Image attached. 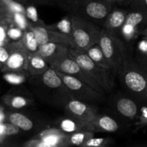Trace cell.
<instances>
[{
  "label": "cell",
  "instance_id": "obj_1",
  "mask_svg": "<svg viewBox=\"0 0 147 147\" xmlns=\"http://www.w3.org/2000/svg\"><path fill=\"white\" fill-rule=\"evenodd\" d=\"M118 70L125 90L137 101L147 103V72L136 62L126 58Z\"/></svg>",
  "mask_w": 147,
  "mask_h": 147
},
{
  "label": "cell",
  "instance_id": "obj_2",
  "mask_svg": "<svg viewBox=\"0 0 147 147\" xmlns=\"http://www.w3.org/2000/svg\"><path fill=\"white\" fill-rule=\"evenodd\" d=\"M69 56L84 69L103 88L105 92H110L114 86V73L116 70L99 65L92 60L86 53L71 46Z\"/></svg>",
  "mask_w": 147,
  "mask_h": 147
},
{
  "label": "cell",
  "instance_id": "obj_3",
  "mask_svg": "<svg viewBox=\"0 0 147 147\" xmlns=\"http://www.w3.org/2000/svg\"><path fill=\"white\" fill-rule=\"evenodd\" d=\"M74 47L86 52L97 43L100 29L92 21L79 15H71Z\"/></svg>",
  "mask_w": 147,
  "mask_h": 147
},
{
  "label": "cell",
  "instance_id": "obj_4",
  "mask_svg": "<svg viewBox=\"0 0 147 147\" xmlns=\"http://www.w3.org/2000/svg\"><path fill=\"white\" fill-rule=\"evenodd\" d=\"M97 43L107 60L118 70L125 59L124 47L120 40L114 33L103 28L99 32Z\"/></svg>",
  "mask_w": 147,
  "mask_h": 147
},
{
  "label": "cell",
  "instance_id": "obj_5",
  "mask_svg": "<svg viewBox=\"0 0 147 147\" xmlns=\"http://www.w3.org/2000/svg\"><path fill=\"white\" fill-rule=\"evenodd\" d=\"M56 73L60 76L74 98L92 105L93 103L99 102L103 99L104 93L97 91L89 85L83 83L73 76L63 74L58 71H56Z\"/></svg>",
  "mask_w": 147,
  "mask_h": 147
},
{
  "label": "cell",
  "instance_id": "obj_6",
  "mask_svg": "<svg viewBox=\"0 0 147 147\" xmlns=\"http://www.w3.org/2000/svg\"><path fill=\"white\" fill-rule=\"evenodd\" d=\"M79 11L77 15L94 22H105L107 16L112 9L110 2L103 0H76V7L74 8Z\"/></svg>",
  "mask_w": 147,
  "mask_h": 147
},
{
  "label": "cell",
  "instance_id": "obj_7",
  "mask_svg": "<svg viewBox=\"0 0 147 147\" xmlns=\"http://www.w3.org/2000/svg\"><path fill=\"white\" fill-rule=\"evenodd\" d=\"M50 67L59 73L76 78L78 80L89 85V86L100 93H105L102 86L84 69L82 68L74 59L69 56L55 63Z\"/></svg>",
  "mask_w": 147,
  "mask_h": 147
},
{
  "label": "cell",
  "instance_id": "obj_8",
  "mask_svg": "<svg viewBox=\"0 0 147 147\" xmlns=\"http://www.w3.org/2000/svg\"><path fill=\"white\" fill-rule=\"evenodd\" d=\"M68 134L60 129H49L40 132L25 146L33 147H59L69 146Z\"/></svg>",
  "mask_w": 147,
  "mask_h": 147
},
{
  "label": "cell",
  "instance_id": "obj_9",
  "mask_svg": "<svg viewBox=\"0 0 147 147\" xmlns=\"http://www.w3.org/2000/svg\"><path fill=\"white\" fill-rule=\"evenodd\" d=\"M147 26V10L133 8L127 13L126 19L120 31L126 40H130L138 35L140 30Z\"/></svg>",
  "mask_w": 147,
  "mask_h": 147
},
{
  "label": "cell",
  "instance_id": "obj_10",
  "mask_svg": "<svg viewBox=\"0 0 147 147\" xmlns=\"http://www.w3.org/2000/svg\"><path fill=\"white\" fill-rule=\"evenodd\" d=\"M68 116L84 123H90L98 115L97 109L92 104L72 98L65 105Z\"/></svg>",
  "mask_w": 147,
  "mask_h": 147
},
{
  "label": "cell",
  "instance_id": "obj_11",
  "mask_svg": "<svg viewBox=\"0 0 147 147\" xmlns=\"http://www.w3.org/2000/svg\"><path fill=\"white\" fill-rule=\"evenodd\" d=\"M71 45L59 42H47L39 46L37 54L41 56L50 66L68 57Z\"/></svg>",
  "mask_w": 147,
  "mask_h": 147
},
{
  "label": "cell",
  "instance_id": "obj_12",
  "mask_svg": "<svg viewBox=\"0 0 147 147\" xmlns=\"http://www.w3.org/2000/svg\"><path fill=\"white\" fill-rule=\"evenodd\" d=\"M11 50L9 58L6 62L7 68L12 71L27 73L29 57L31 53L26 50L21 40L12 43Z\"/></svg>",
  "mask_w": 147,
  "mask_h": 147
},
{
  "label": "cell",
  "instance_id": "obj_13",
  "mask_svg": "<svg viewBox=\"0 0 147 147\" xmlns=\"http://www.w3.org/2000/svg\"><path fill=\"white\" fill-rule=\"evenodd\" d=\"M30 27L34 32L39 45L47 42H59L64 43L74 47V40L72 36L55 30H49L46 26H30Z\"/></svg>",
  "mask_w": 147,
  "mask_h": 147
},
{
  "label": "cell",
  "instance_id": "obj_14",
  "mask_svg": "<svg viewBox=\"0 0 147 147\" xmlns=\"http://www.w3.org/2000/svg\"><path fill=\"white\" fill-rule=\"evenodd\" d=\"M118 129V124L116 121L106 115L98 114L93 121L87 123V131L92 132H115Z\"/></svg>",
  "mask_w": 147,
  "mask_h": 147
},
{
  "label": "cell",
  "instance_id": "obj_15",
  "mask_svg": "<svg viewBox=\"0 0 147 147\" xmlns=\"http://www.w3.org/2000/svg\"><path fill=\"white\" fill-rule=\"evenodd\" d=\"M116 109L118 113L123 117L134 119L138 117L139 109L138 104L133 99L128 97H121L116 102Z\"/></svg>",
  "mask_w": 147,
  "mask_h": 147
},
{
  "label": "cell",
  "instance_id": "obj_16",
  "mask_svg": "<svg viewBox=\"0 0 147 147\" xmlns=\"http://www.w3.org/2000/svg\"><path fill=\"white\" fill-rule=\"evenodd\" d=\"M127 12L125 10H111L103 23L104 29L114 33L120 30L126 19Z\"/></svg>",
  "mask_w": 147,
  "mask_h": 147
},
{
  "label": "cell",
  "instance_id": "obj_17",
  "mask_svg": "<svg viewBox=\"0 0 147 147\" xmlns=\"http://www.w3.org/2000/svg\"><path fill=\"white\" fill-rule=\"evenodd\" d=\"M50 67V65L35 53L30 54L29 57L27 73L30 76H39L45 73Z\"/></svg>",
  "mask_w": 147,
  "mask_h": 147
},
{
  "label": "cell",
  "instance_id": "obj_18",
  "mask_svg": "<svg viewBox=\"0 0 147 147\" xmlns=\"http://www.w3.org/2000/svg\"><path fill=\"white\" fill-rule=\"evenodd\" d=\"M60 129L67 134L81 131H87V124L81 122L76 119L68 116L66 119H63L59 123Z\"/></svg>",
  "mask_w": 147,
  "mask_h": 147
},
{
  "label": "cell",
  "instance_id": "obj_19",
  "mask_svg": "<svg viewBox=\"0 0 147 147\" xmlns=\"http://www.w3.org/2000/svg\"><path fill=\"white\" fill-rule=\"evenodd\" d=\"M86 53L93 61H95V63H97L99 65L102 66L104 67H106V68L114 69L112 67V65L110 64L109 62L107 60V59L105 58V55H104L103 53H102V50H101L98 43H96V44L91 46L86 50Z\"/></svg>",
  "mask_w": 147,
  "mask_h": 147
},
{
  "label": "cell",
  "instance_id": "obj_20",
  "mask_svg": "<svg viewBox=\"0 0 147 147\" xmlns=\"http://www.w3.org/2000/svg\"><path fill=\"white\" fill-rule=\"evenodd\" d=\"M21 42L26 50L31 54L35 53L38 50L39 46H40L37 42L34 32L33 31L30 26L28 29L24 31L22 37L21 39Z\"/></svg>",
  "mask_w": 147,
  "mask_h": 147
},
{
  "label": "cell",
  "instance_id": "obj_21",
  "mask_svg": "<svg viewBox=\"0 0 147 147\" xmlns=\"http://www.w3.org/2000/svg\"><path fill=\"white\" fill-rule=\"evenodd\" d=\"M9 120L13 124L20 128V129L25 131L31 130L33 127V122L22 113L17 112L12 113L9 117Z\"/></svg>",
  "mask_w": 147,
  "mask_h": 147
},
{
  "label": "cell",
  "instance_id": "obj_22",
  "mask_svg": "<svg viewBox=\"0 0 147 147\" xmlns=\"http://www.w3.org/2000/svg\"><path fill=\"white\" fill-rule=\"evenodd\" d=\"M94 136V132L89 131H81L75 132V133L68 134V145H74V146H80L86 142L89 139Z\"/></svg>",
  "mask_w": 147,
  "mask_h": 147
},
{
  "label": "cell",
  "instance_id": "obj_23",
  "mask_svg": "<svg viewBox=\"0 0 147 147\" xmlns=\"http://www.w3.org/2000/svg\"><path fill=\"white\" fill-rule=\"evenodd\" d=\"M48 29L55 31L63 33V34H68V35L72 36V24H71V16H67L62 19L60 22L56 24L50 26H46Z\"/></svg>",
  "mask_w": 147,
  "mask_h": 147
},
{
  "label": "cell",
  "instance_id": "obj_24",
  "mask_svg": "<svg viewBox=\"0 0 147 147\" xmlns=\"http://www.w3.org/2000/svg\"><path fill=\"white\" fill-rule=\"evenodd\" d=\"M26 17L28 20L30 25L31 27H36V26H46V24L40 20L38 17V14L36 8L33 6H28L25 8Z\"/></svg>",
  "mask_w": 147,
  "mask_h": 147
},
{
  "label": "cell",
  "instance_id": "obj_25",
  "mask_svg": "<svg viewBox=\"0 0 147 147\" xmlns=\"http://www.w3.org/2000/svg\"><path fill=\"white\" fill-rule=\"evenodd\" d=\"M21 73H23V72H17V71L13 72L12 71V73H7V74L4 75V78L5 79L8 83H10V84H12V85L22 84V83H24L26 78H27V76H28L29 75L27 74V73H25L24 75L22 74Z\"/></svg>",
  "mask_w": 147,
  "mask_h": 147
},
{
  "label": "cell",
  "instance_id": "obj_26",
  "mask_svg": "<svg viewBox=\"0 0 147 147\" xmlns=\"http://www.w3.org/2000/svg\"><path fill=\"white\" fill-rule=\"evenodd\" d=\"M12 18L14 24L19 28L22 30L23 31L26 30L30 27V23L26 17L25 14L20 12H12Z\"/></svg>",
  "mask_w": 147,
  "mask_h": 147
},
{
  "label": "cell",
  "instance_id": "obj_27",
  "mask_svg": "<svg viewBox=\"0 0 147 147\" xmlns=\"http://www.w3.org/2000/svg\"><path fill=\"white\" fill-rule=\"evenodd\" d=\"M20 128L10 122V123H0V137L4 136H12L19 133Z\"/></svg>",
  "mask_w": 147,
  "mask_h": 147
},
{
  "label": "cell",
  "instance_id": "obj_28",
  "mask_svg": "<svg viewBox=\"0 0 147 147\" xmlns=\"http://www.w3.org/2000/svg\"><path fill=\"white\" fill-rule=\"evenodd\" d=\"M108 139H104V138H95L91 137L88 139L82 146L84 147H101L106 146L108 144Z\"/></svg>",
  "mask_w": 147,
  "mask_h": 147
},
{
  "label": "cell",
  "instance_id": "obj_29",
  "mask_svg": "<svg viewBox=\"0 0 147 147\" xmlns=\"http://www.w3.org/2000/svg\"><path fill=\"white\" fill-rule=\"evenodd\" d=\"M24 31L17 26H13L7 30V35L8 38L13 41H20L22 37Z\"/></svg>",
  "mask_w": 147,
  "mask_h": 147
},
{
  "label": "cell",
  "instance_id": "obj_30",
  "mask_svg": "<svg viewBox=\"0 0 147 147\" xmlns=\"http://www.w3.org/2000/svg\"><path fill=\"white\" fill-rule=\"evenodd\" d=\"M29 103V100L22 96H14L10 100V105L14 109H22L25 107Z\"/></svg>",
  "mask_w": 147,
  "mask_h": 147
},
{
  "label": "cell",
  "instance_id": "obj_31",
  "mask_svg": "<svg viewBox=\"0 0 147 147\" xmlns=\"http://www.w3.org/2000/svg\"><path fill=\"white\" fill-rule=\"evenodd\" d=\"M137 118L138 119V125L141 126H147V106H142L140 108Z\"/></svg>",
  "mask_w": 147,
  "mask_h": 147
},
{
  "label": "cell",
  "instance_id": "obj_32",
  "mask_svg": "<svg viewBox=\"0 0 147 147\" xmlns=\"http://www.w3.org/2000/svg\"><path fill=\"white\" fill-rule=\"evenodd\" d=\"M7 6H8L9 9L11 12H20L24 13L25 12V8L23 7L20 3L16 2V1H10L7 2Z\"/></svg>",
  "mask_w": 147,
  "mask_h": 147
},
{
  "label": "cell",
  "instance_id": "obj_33",
  "mask_svg": "<svg viewBox=\"0 0 147 147\" xmlns=\"http://www.w3.org/2000/svg\"><path fill=\"white\" fill-rule=\"evenodd\" d=\"M10 55V52H9V50L6 47H4L3 45L0 46V63H6L7 59L9 58Z\"/></svg>",
  "mask_w": 147,
  "mask_h": 147
},
{
  "label": "cell",
  "instance_id": "obj_34",
  "mask_svg": "<svg viewBox=\"0 0 147 147\" xmlns=\"http://www.w3.org/2000/svg\"><path fill=\"white\" fill-rule=\"evenodd\" d=\"M133 8L147 10V0H135L133 3Z\"/></svg>",
  "mask_w": 147,
  "mask_h": 147
},
{
  "label": "cell",
  "instance_id": "obj_35",
  "mask_svg": "<svg viewBox=\"0 0 147 147\" xmlns=\"http://www.w3.org/2000/svg\"><path fill=\"white\" fill-rule=\"evenodd\" d=\"M136 63L145 71L147 72V54H141V53H140V56L138 57V61H136Z\"/></svg>",
  "mask_w": 147,
  "mask_h": 147
},
{
  "label": "cell",
  "instance_id": "obj_36",
  "mask_svg": "<svg viewBox=\"0 0 147 147\" xmlns=\"http://www.w3.org/2000/svg\"><path fill=\"white\" fill-rule=\"evenodd\" d=\"M138 50L141 54H147V40L144 38L138 42Z\"/></svg>",
  "mask_w": 147,
  "mask_h": 147
},
{
  "label": "cell",
  "instance_id": "obj_37",
  "mask_svg": "<svg viewBox=\"0 0 147 147\" xmlns=\"http://www.w3.org/2000/svg\"><path fill=\"white\" fill-rule=\"evenodd\" d=\"M7 31L3 26H0V42L4 44L6 38H7Z\"/></svg>",
  "mask_w": 147,
  "mask_h": 147
},
{
  "label": "cell",
  "instance_id": "obj_38",
  "mask_svg": "<svg viewBox=\"0 0 147 147\" xmlns=\"http://www.w3.org/2000/svg\"><path fill=\"white\" fill-rule=\"evenodd\" d=\"M138 35H141V36H144V37L147 36V26L146 27H144V29H142L141 30H140Z\"/></svg>",
  "mask_w": 147,
  "mask_h": 147
},
{
  "label": "cell",
  "instance_id": "obj_39",
  "mask_svg": "<svg viewBox=\"0 0 147 147\" xmlns=\"http://www.w3.org/2000/svg\"><path fill=\"white\" fill-rule=\"evenodd\" d=\"M4 113H3L2 112H0V123L4 120Z\"/></svg>",
  "mask_w": 147,
  "mask_h": 147
},
{
  "label": "cell",
  "instance_id": "obj_40",
  "mask_svg": "<svg viewBox=\"0 0 147 147\" xmlns=\"http://www.w3.org/2000/svg\"><path fill=\"white\" fill-rule=\"evenodd\" d=\"M103 1H108V2L112 3V2H113L114 1H115V0H103Z\"/></svg>",
  "mask_w": 147,
  "mask_h": 147
},
{
  "label": "cell",
  "instance_id": "obj_41",
  "mask_svg": "<svg viewBox=\"0 0 147 147\" xmlns=\"http://www.w3.org/2000/svg\"><path fill=\"white\" fill-rule=\"evenodd\" d=\"M4 45V44H3V43H1V42H0V46H1V45Z\"/></svg>",
  "mask_w": 147,
  "mask_h": 147
},
{
  "label": "cell",
  "instance_id": "obj_42",
  "mask_svg": "<svg viewBox=\"0 0 147 147\" xmlns=\"http://www.w3.org/2000/svg\"><path fill=\"white\" fill-rule=\"evenodd\" d=\"M144 38L146 39V40H147V36H145V37H144Z\"/></svg>",
  "mask_w": 147,
  "mask_h": 147
}]
</instances>
